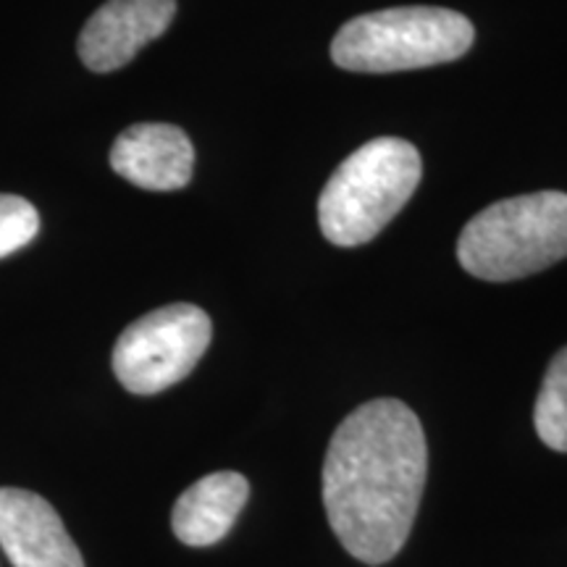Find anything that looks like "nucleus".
Returning <instances> with one entry per match:
<instances>
[{"instance_id":"1","label":"nucleus","mask_w":567,"mask_h":567,"mask_svg":"<svg viewBox=\"0 0 567 567\" xmlns=\"http://www.w3.org/2000/svg\"><path fill=\"white\" fill-rule=\"evenodd\" d=\"M429 476L417 415L400 400H371L339 423L323 460V507L342 547L365 565L400 555Z\"/></svg>"},{"instance_id":"2","label":"nucleus","mask_w":567,"mask_h":567,"mask_svg":"<svg viewBox=\"0 0 567 567\" xmlns=\"http://www.w3.org/2000/svg\"><path fill=\"white\" fill-rule=\"evenodd\" d=\"M415 145L400 137H375L339 163L318 197V224L337 247L371 243L405 208L421 182Z\"/></svg>"},{"instance_id":"3","label":"nucleus","mask_w":567,"mask_h":567,"mask_svg":"<svg viewBox=\"0 0 567 567\" xmlns=\"http://www.w3.org/2000/svg\"><path fill=\"white\" fill-rule=\"evenodd\" d=\"M567 258V195L507 197L465 224L457 260L484 281H515Z\"/></svg>"},{"instance_id":"4","label":"nucleus","mask_w":567,"mask_h":567,"mask_svg":"<svg viewBox=\"0 0 567 567\" xmlns=\"http://www.w3.org/2000/svg\"><path fill=\"white\" fill-rule=\"evenodd\" d=\"M471 19L436 6H402L347 21L331 42L339 69L360 74H392L457 61L471 51Z\"/></svg>"},{"instance_id":"5","label":"nucleus","mask_w":567,"mask_h":567,"mask_svg":"<svg viewBox=\"0 0 567 567\" xmlns=\"http://www.w3.org/2000/svg\"><path fill=\"white\" fill-rule=\"evenodd\" d=\"M213 337L197 305L176 302L126 326L113 347V373L132 394H158L195 371Z\"/></svg>"},{"instance_id":"6","label":"nucleus","mask_w":567,"mask_h":567,"mask_svg":"<svg viewBox=\"0 0 567 567\" xmlns=\"http://www.w3.org/2000/svg\"><path fill=\"white\" fill-rule=\"evenodd\" d=\"M176 0H109L92 13L80 34V59L95 74L130 63L147 42L174 21Z\"/></svg>"},{"instance_id":"7","label":"nucleus","mask_w":567,"mask_h":567,"mask_svg":"<svg viewBox=\"0 0 567 567\" xmlns=\"http://www.w3.org/2000/svg\"><path fill=\"white\" fill-rule=\"evenodd\" d=\"M0 549L13 567H84L51 502L24 488H0Z\"/></svg>"},{"instance_id":"8","label":"nucleus","mask_w":567,"mask_h":567,"mask_svg":"<svg viewBox=\"0 0 567 567\" xmlns=\"http://www.w3.org/2000/svg\"><path fill=\"white\" fill-rule=\"evenodd\" d=\"M111 168L142 189L172 193L193 179L195 147L174 124H134L113 142Z\"/></svg>"},{"instance_id":"9","label":"nucleus","mask_w":567,"mask_h":567,"mask_svg":"<svg viewBox=\"0 0 567 567\" xmlns=\"http://www.w3.org/2000/svg\"><path fill=\"white\" fill-rule=\"evenodd\" d=\"M247 496L250 484L243 473L218 471L195 481L174 505V536L187 547H213L237 523Z\"/></svg>"},{"instance_id":"10","label":"nucleus","mask_w":567,"mask_h":567,"mask_svg":"<svg viewBox=\"0 0 567 567\" xmlns=\"http://www.w3.org/2000/svg\"><path fill=\"white\" fill-rule=\"evenodd\" d=\"M536 434L549 450L567 452V347H563L547 368L542 392L534 408Z\"/></svg>"},{"instance_id":"11","label":"nucleus","mask_w":567,"mask_h":567,"mask_svg":"<svg viewBox=\"0 0 567 567\" xmlns=\"http://www.w3.org/2000/svg\"><path fill=\"white\" fill-rule=\"evenodd\" d=\"M40 231V213L24 197L0 195V258L30 245Z\"/></svg>"}]
</instances>
